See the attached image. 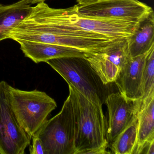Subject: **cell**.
I'll list each match as a JSON object with an SVG mask.
<instances>
[{
    "instance_id": "18",
    "label": "cell",
    "mask_w": 154,
    "mask_h": 154,
    "mask_svg": "<svg viewBox=\"0 0 154 154\" xmlns=\"http://www.w3.org/2000/svg\"><path fill=\"white\" fill-rule=\"evenodd\" d=\"M146 154H154V140L151 141L149 144Z\"/></svg>"
},
{
    "instance_id": "15",
    "label": "cell",
    "mask_w": 154,
    "mask_h": 154,
    "mask_svg": "<svg viewBox=\"0 0 154 154\" xmlns=\"http://www.w3.org/2000/svg\"><path fill=\"white\" fill-rule=\"evenodd\" d=\"M138 120L137 116L111 144L112 153L133 154L137 145Z\"/></svg>"
},
{
    "instance_id": "11",
    "label": "cell",
    "mask_w": 154,
    "mask_h": 154,
    "mask_svg": "<svg viewBox=\"0 0 154 154\" xmlns=\"http://www.w3.org/2000/svg\"><path fill=\"white\" fill-rule=\"evenodd\" d=\"M20 49L26 57L36 63L61 57H83L85 52L77 48L55 44L28 41H19Z\"/></svg>"
},
{
    "instance_id": "7",
    "label": "cell",
    "mask_w": 154,
    "mask_h": 154,
    "mask_svg": "<svg viewBox=\"0 0 154 154\" xmlns=\"http://www.w3.org/2000/svg\"><path fill=\"white\" fill-rule=\"evenodd\" d=\"M8 84L0 82V154H24L31 138L18 122L9 99Z\"/></svg>"
},
{
    "instance_id": "3",
    "label": "cell",
    "mask_w": 154,
    "mask_h": 154,
    "mask_svg": "<svg viewBox=\"0 0 154 154\" xmlns=\"http://www.w3.org/2000/svg\"><path fill=\"white\" fill-rule=\"evenodd\" d=\"M68 85H72L86 99L102 108L109 94L96 72L83 57H61L46 62Z\"/></svg>"
},
{
    "instance_id": "17",
    "label": "cell",
    "mask_w": 154,
    "mask_h": 154,
    "mask_svg": "<svg viewBox=\"0 0 154 154\" xmlns=\"http://www.w3.org/2000/svg\"><path fill=\"white\" fill-rule=\"evenodd\" d=\"M33 142L30 146L29 152L31 154H45L43 144L40 139L37 136L32 137Z\"/></svg>"
},
{
    "instance_id": "14",
    "label": "cell",
    "mask_w": 154,
    "mask_h": 154,
    "mask_svg": "<svg viewBox=\"0 0 154 154\" xmlns=\"http://www.w3.org/2000/svg\"><path fill=\"white\" fill-rule=\"evenodd\" d=\"M154 15L151 12L140 21L132 35L128 38L131 57L146 54L154 46Z\"/></svg>"
},
{
    "instance_id": "2",
    "label": "cell",
    "mask_w": 154,
    "mask_h": 154,
    "mask_svg": "<svg viewBox=\"0 0 154 154\" xmlns=\"http://www.w3.org/2000/svg\"><path fill=\"white\" fill-rule=\"evenodd\" d=\"M69 85L75 123V154H90L109 146L106 137V121L102 108L96 106Z\"/></svg>"
},
{
    "instance_id": "10",
    "label": "cell",
    "mask_w": 154,
    "mask_h": 154,
    "mask_svg": "<svg viewBox=\"0 0 154 154\" xmlns=\"http://www.w3.org/2000/svg\"><path fill=\"white\" fill-rule=\"evenodd\" d=\"M152 47L146 54L130 57L115 82L119 92L128 100L140 101L143 96V76L146 58Z\"/></svg>"
},
{
    "instance_id": "5",
    "label": "cell",
    "mask_w": 154,
    "mask_h": 154,
    "mask_svg": "<svg viewBox=\"0 0 154 154\" xmlns=\"http://www.w3.org/2000/svg\"><path fill=\"white\" fill-rule=\"evenodd\" d=\"M75 123L70 95L61 111L48 120L36 136L42 142L45 154H75Z\"/></svg>"
},
{
    "instance_id": "9",
    "label": "cell",
    "mask_w": 154,
    "mask_h": 154,
    "mask_svg": "<svg viewBox=\"0 0 154 154\" xmlns=\"http://www.w3.org/2000/svg\"><path fill=\"white\" fill-rule=\"evenodd\" d=\"M105 103L109 112L106 137L109 146L137 117L140 101L128 100L119 92L109 94Z\"/></svg>"
},
{
    "instance_id": "13",
    "label": "cell",
    "mask_w": 154,
    "mask_h": 154,
    "mask_svg": "<svg viewBox=\"0 0 154 154\" xmlns=\"http://www.w3.org/2000/svg\"><path fill=\"white\" fill-rule=\"evenodd\" d=\"M29 0H20L9 5L0 4V41L8 38V35L31 11Z\"/></svg>"
},
{
    "instance_id": "6",
    "label": "cell",
    "mask_w": 154,
    "mask_h": 154,
    "mask_svg": "<svg viewBox=\"0 0 154 154\" xmlns=\"http://www.w3.org/2000/svg\"><path fill=\"white\" fill-rule=\"evenodd\" d=\"M80 15L89 17L119 20L140 23L153 11L138 0H100L74 6Z\"/></svg>"
},
{
    "instance_id": "12",
    "label": "cell",
    "mask_w": 154,
    "mask_h": 154,
    "mask_svg": "<svg viewBox=\"0 0 154 154\" xmlns=\"http://www.w3.org/2000/svg\"><path fill=\"white\" fill-rule=\"evenodd\" d=\"M137 118V140L133 154H142L146 146L154 140V94L140 102Z\"/></svg>"
},
{
    "instance_id": "8",
    "label": "cell",
    "mask_w": 154,
    "mask_h": 154,
    "mask_svg": "<svg viewBox=\"0 0 154 154\" xmlns=\"http://www.w3.org/2000/svg\"><path fill=\"white\" fill-rule=\"evenodd\" d=\"M128 38L116 39L98 51L85 53L84 58L104 85L115 82L131 57Z\"/></svg>"
},
{
    "instance_id": "1",
    "label": "cell",
    "mask_w": 154,
    "mask_h": 154,
    "mask_svg": "<svg viewBox=\"0 0 154 154\" xmlns=\"http://www.w3.org/2000/svg\"><path fill=\"white\" fill-rule=\"evenodd\" d=\"M139 24L84 17L76 12L74 6L55 9L43 2L32 7L28 16L16 28V32L24 37L55 35L116 39L132 35Z\"/></svg>"
},
{
    "instance_id": "16",
    "label": "cell",
    "mask_w": 154,
    "mask_h": 154,
    "mask_svg": "<svg viewBox=\"0 0 154 154\" xmlns=\"http://www.w3.org/2000/svg\"><path fill=\"white\" fill-rule=\"evenodd\" d=\"M143 90L140 102L154 94V47L150 49L146 58L143 72Z\"/></svg>"
},
{
    "instance_id": "19",
    "label": "cell",
    "mask_w": 154,
    "mask_h": 154,
    "mask_svg": "<svg viewBox=\"0 0 154 154\" xmlns=\"http://www.w3.org/2000/svg\"><path fill=\"white\" fill-rule=\"evenodd\" d=\"M100 0H77V2L79 5L82 4H87V3H91L94 2L98 1Z\"/></svg>"
},
{
    "instance_id": "4",
    "label": "cell",
    "mask_w": 154,
    "mask_h": 154,
    "mask_svg": "<svg viewBox=\"0 0 154 154\" xmlns=\"http://www.w3.org/2000/svg\"><path fill=\"white\" fill-rule=\"evenodd\" d=\"M9 99L13 113L21 128L32 139L57 107L55 100L37 90L25 91L8 85Z\"/></svg>"
},
{
    "instance_id": "20",
    "label": "cell",
    "mask_w": 154,
    "mask_h": 154,
    "mask_svg": "<svg viewBox=\"0 0 154 154\" xmlns=\"http://www.w3.org/2000/svg\"><path fill=\"white\" fill-rule=\"evenodd\" d=\"M45 0H29L30 3L31 4H35V3H38L39 2H45Z\"/></svg>"
}]
</instances>
